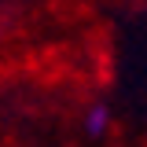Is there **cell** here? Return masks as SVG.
Returning <instances> with one entry per match:
<instances>
[{"mask_svg": "<svg viewBox=\"0 0 147 147\" xmlns=\"http://www.w3.org/2000/svg\"><path fill=\"white\" fill-rule=\"evenodd\" d=\"M107 129H110V107L107 103H92L85 110V132L88 136H103Z\"/></svg>", "mask_w": 147, "mask_h": 147, "instance_id": "obj_1", "label": "cell"}]
</instances>
